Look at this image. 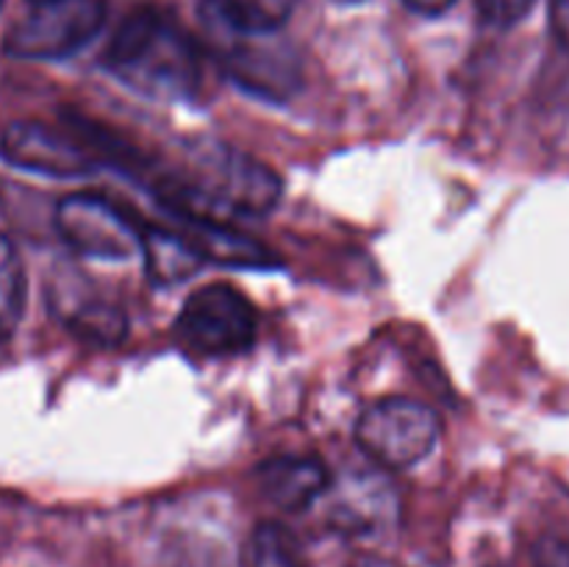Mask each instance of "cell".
I'll return each instance as SVG.
<instances>
[{"label":"cell","mask_w":569,"mask_h":567,"mask_svg":"<svg viewBox=\"0 0 569 567\" xmlns=\"http://www.w3.org/2000/svg\"><path fill=\"white\" fill-rule=\"evenodd\" d=\"M103 64L117 81L159 103H194L206 83L203 44L156 6H142L120 22Z\"/></svg>","instance_id":"6da1fadb"},{"label":"cell","mask_w":569,"mask_h":567,"mask_svg":"<svg viewBox=\"0 0 569 567\" xmlns=\"http://www.w3.org/2000/svg\"><path fill=\"white\" fill-rule=\"evenodd\" d=\"M281 178L242 150L226 145H194L187 172H164L156 178V198L164 211H200L220 217H261L281 200Z\"/></svg>","instance_id":"7a4b0ae2"},{"label":"cell","mask_w":569,"mask_h":567,"mask_svg":"<svg viewBox=\"0 0 569 567\" xmlns=\"http://www.w3.org/2000/svg\"><path fill=\"white\" fill-rule=\"evenodd\" d=\"M259 317L253 304L231 284H206L181 306L176 337L181 348L200 359L237 356L253 345Z\"/></svg>","instance_id":"3957f363"},{"label":"cell","mask_w":569,"mask_h":567,"mask_svg":"<svg viewBox=\"0 0 569 567\" xmlns=\"http://www.w3.org/2000/svg\"><path fill=\"white\" fill-rule=\"evenodd\" d=\"M106 26V0H33L9 28L3 50L26 61H59L87 48Z\"/></svg>","instance_id":"277c9868"},{"label":"cell","mask_w":569,"mask_h":567,"mask_svg":"<svg viewBox=\"0 0 569 567\" xmlns=\"http://www.w3.org/2000/svg\"><path fill=\"white\" fill-rule=\"evenodd\" d=\"M0 156L17 170L48 178H87L103 165L87 133L64 115V126L14 120L0 133Z\"/></svg>","instance_id":"5b68a950"},{"label":"cell","mask_w":569,"mask_h":567,"mask_svg":"<svg viewBox=\"0 0 569 567\" xmlns=\"http://www.w3.org/2000/svg\"><path fill=\"white\" fill-rule=\"evenodd\" d=\"M439 415L411 398H387L361 411L356 422V445L372 461L406 470L426 459L439 442Z\"/></svg>","instance_id":"8992f818"},{"label":"cell","mask_w":569,"mask_h":567,"mask_svg":"<svg viewBox=\"0 0 569 567\" xmlns=\"http://www.w3.org/2000/svg\"><path fill=\"white\" fill-rule=\"evenodd\" d=\"M56 231L76 253L103 261H128L142 253V226L100 195H67L56 206Z\"/></svg>","instance_id":"52a82bcc"},{"label":"cell","mask_w":569,"mask_h":567,"mask_svg":"<svg viewBox=\"0 0 569 567\" xmlns=\"http://www.w3.org/2000/svg\"><path fill=\"white\" fill-rule=\"evenodd\" d=\"M209 44L220 56V64L239 87L261 94V98H287L300 81V67L292 50L278 42L276 33L244 31H203Z\"/></svg>","instance_id":"ba28073f"},{"label":"cell","mask_w":569,"mask_h":567,"mask_svg":"<svg viewBox=\"0 0 569 567\" xmlns=\"http://www.w3.org/2000/svg\"><path fill=\"white\" fill-rule=\"evenodd\" d=\"M326 498L328 523L348 537H367L398 520V495L378 472H345Z\"/></svg>","instance_id":"9c48e42d"},{"label":"cell","mask_w":569,"mask_h":567,"mask_svg":"<svg viewBox=\"0 0 569 567\" xmlns=\"http://www.w3.org/2000/svg\"><path fill=\"white\" fill-rule=\"evenodd\" d=\"M167 215L176 220V231H181L206 261L228 267H253V270L278 267V256L267 245L237 231L228 220L178 209H170Z\"/></svg>","instance_id":"30bf717a"},{"label":"cell","mask_w":569,"mask_h":567,"mask_svg":"<svg viewBox=\"0 0 569 567\" xmlns=\"http://www.w3.org/2000/svg\"><path fill=\"white\" fill-rule=\"evenodd\" d=\"M267 500L287 511H303L331 487V472L317 456H276L259 470Z\"/></svg>","instance_id":"8fae6325"},{"label":"cell","mask_w":569,"mask_h":567,"mask_svg":"<svg viewBox=\"0 0 569 567\" xmlns=\"http://www.w3.org/2000/svg\"><path fill=\"white\" fill-rule=\"evenodd\" d=\"M142 256L144 272L156 287L189 281L206 265L194 245L170 226H142Z\"/></svg>","instance_id":"7c38bea8"},{"label":"cell","mask_w":569,"mask_h":567,"mask_svg":"<svg viewBox=\"0 0 569 567\" xmlns=\"http://www.w3.org/2000/svg\"><path fill=\"white\" fill-rule=\"evenodd\" d=\"M56 315L72 334L94 345H117L126 339L128 320L114 304L94 295H56Z\"/></svg>","instance_id":"4fadbf2b"},{"label":"cell","mask_w":569,"mask_h":567,"mask_svg":"<svg viewBox=\"0 0 569 567\" xmlns=\"http://www.w3.org/2000/svg\"><path fill=\"white\" fill-rule=\"evenodd\" d=\"M26 265L14 239L0 231V345L14 337L22 315H26Z\"/></svg>","instance_id":"5bb4252c"},{"label":"cell","mask_w":569,"mask_h":567,"mask_svg":"<svg viewBox=\"0 0 569 567\" xmlns=\"http://www.w3.org/2000/svg\"><path fill=\"white\" fill-rule=\"evenodd\" d=\"M242 567H303V556L281 523H261L244 543Z\"/></svg>","instance_id":"9a60e30c"},{"label":"cell","mask_w":569,"mask_h":567,"mask_svg":"<svg viewBox=\"0 0 569 567\" xmlns=\"http://www.w3.org/2000/svg\"><path fill=\"white\" fill-rule=\"evenodd\" d=\"M533 3L537 0H476V9L481 22H487L489 28H511L526 20Z\"/></svg>","instance_id":"2e32d148"},{"label":"cell","mask_w":569,"mask_h":567,"mask_svg":"<svg viewBox=\"0 0 569 567\" xmlns=\"http://www.w3.org/2000/svg\"><path fill=\"white\" fill-rule=\"evenodd\" d=\"M548 17L556 42L569 50V0H548Z\"/></svg>","instance_id":"e0dca14e"},{"label":"cell","mask_w":569,"mask_h":567,"mask_svg":"<svg viewBox=\"0 0 569 567\" xmlns=\"http://www.w3.org/2000/svg\"><path fill=\"white\" fill-rule=\"evenodd\" d=\"M403 6L406 9L415 11V14L439 17V14H445L450 6H456V0H403Z\"/></svg>","instance_id":"ac0fdd59"},{"label":"cell","mask_w":569,"mask_h":567,"mask_svg":"<svg viewBox=\"0 0 569 567\" xmlns=\"http://www.w3.org/2000/svg\"><path fill=\"white\" fill-rule=\"evenodd\" d=\"M353 567H398V565H392L389 559H381V556H365V559L356 561Z\"/></svg>","instance_id":"d6986e66"},{"label":"cell","mask_w":569,"mask_h":567,"mask_svg":"<svg viewBox=\"0 0 569 567\" xmlns=\"http://www.w3.org/2000/svg\"><path fill=\"white\" fill-rule=\"evenodd\" d=\"M337 3H342V6H359V3H365V0H337Z\"/></svg>","instance_id":"ffe728a7"},{"label":"cell","mask_w":569,"mask_h":567,"mask_svg":"<svg viewBox=\"0 0 569 567\" xmlns=\"http://www.w3.org/2000/svg\"><path fill=\"white\" fill-rule=\"evenodd\" d=\"M0 11H3V0H0Z\"/></svg>","instance_id":"44dd1931"},{"label":"cell","mask_w":569,"mask_h":567,"mask_svg":"<svg viewBox=\"0 0 569 567\" xmlns=\"http://www.w3.org/2000/svg\"><path fill=\"white\" fill-rule=\"evenodd\" d=\"M495 567H506V565H495Z\"/></svg>","instance_id":"7402d4cb"}]
</instances>
